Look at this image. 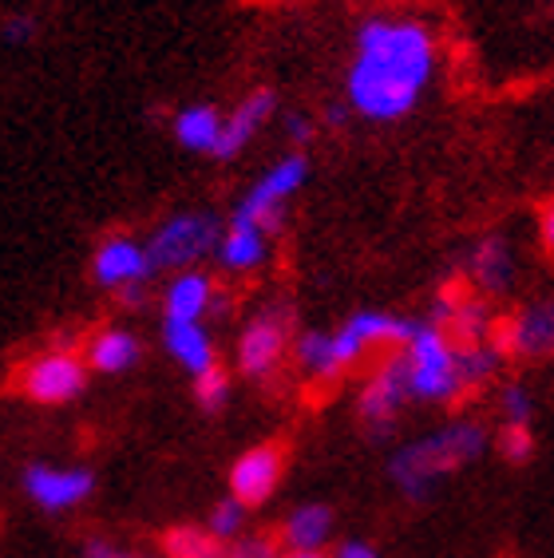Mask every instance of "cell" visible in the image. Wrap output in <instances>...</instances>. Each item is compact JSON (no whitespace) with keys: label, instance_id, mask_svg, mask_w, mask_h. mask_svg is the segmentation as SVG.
Segmentation results:
<instances>
[{"label":"cell","instance_id":"obj_1","mask_svg":"<svg viewBox=\"0 0 554 558\" xmlns=\"http://www.w3.org/2000/svg\"><path fill=\"white\" fill-rule=\"evenodd\" d=\"M439 64L436 36L416 16H373L357 28L345 104L361 119L396 123L416 111Z\"/></svg>","mask_w":554,"mask_h":558},{"label":"cell","instance_id":"obj_2","mask_svg":"<svg viewBox=\"0 0 554 558\" xmlns=\"http://www.w3.org/2000/svg\"><path fill=\"white\" fill-rule=\"evenodd\" d=\"M483 448H487V432L475 420H456L448 428L427 432L420 440H412L408 448H400L388 463V475L393 484L408 495V499H427L432 487L444 480V475L459 472L463 463L480 460Z\"/></svg>","mask_w":554,"mask_h":558},{"label":"cell","instance_id":"obj_3","mask_svg":"<svg viewBox=\"0 0 554 558\" xmlns=\"http://www.w3.org/2000/svg\"><path fill=\"white\" fill-rule=\"evenodd\" d=\"M408 365V388H412V400H424V404H451L459 400L468 388H463V376H459V344L451 341L439 325L432 322H416L412 337L400 349Z\"/></svg>","mask_w":554,"mask_h":558},{"label":"cell","instance_id":"obj_4","mask_svg":"<svg viewBox=\"0 0 554 558\" xmlns=\"http://www.w3.org/2000/svg\"><path fill=\"white\" fill-rule=\"evenodd\" d=\"M222 230L226 226L218 222L214 210H182V215H171L167 222L155 226V234L147 238L150 266H155V274L159 269H171V274L194 269L203 258L218 254Z\"/></svg>","mask_w":554,"mask_h":558},{"label":"cell","instance_id":"obj_5","mask_svg":"<svg viewBox=\"0 0 554 558\" xmlns=\"http://www.w3.org/2000/svg\"><path fill=\"white\" fill-rule=\"evenodd\" d=\"M305 183H310V159H305L301 150H289V155H281L269 171H262V179L242 194V203L234 206V218L262 226L269 238L281 234L289 203L298 198Z\"/></svg>","mask_w":554,"mask_h":558},{"label":"cell","instance_id":"obj_6","mask_svg":"<svg viewBox=\"0 0 554 558\" xmlns=\"http://www.w3.org/2000/svg\"><path fill=\"white\" fill-rule=\"evenodd\" d=\"M412 329H416V322H405V317H396V313H384V310L352 313L341 329H333L337 365H341V373H345V368L361 365L373 349H405Z\"/></svg>","mask_w":554,"mask_h":558},{"label":"cell","instance_id":"obj_7","mask_svg":"<svg viewBox=\"0 0 554 558\" xmlns=\"http://www.w3.org/2000/svg\"><path fill=\"white\" fill-rule=\"evenodd\" d=\"M16 385L36 404H68L87 388V361L72 349H52V353L33 356L21 368Z\"/></svg>","mask_w":554,"mask_h":558},{"label":"cell","instance_id":"obj_8","mask_svg":"<svg viewBox=\"0 0 554 558\" xmlns=\"http://www.w3.org/2000/svg\"><path fill=\"white\" fill-rule=\"evenodd\" d=\"M408 400H412V388H408V365H405V356L393 353V356H384L381 365H376V373L364 380L357 409H361V420L373 432H388L393 428V420L405 412Z\"/></svg>","mask_w":554,"mask_h":558},{"label":"cell","instance_id":"obj_9","mask_svg":"<svg viewBox=\"0 0 554 558\" xmlns=\"http://www.w3.org/2000/svg\"><path fill=\"white\" fill-rule=\"evenodd\" d=\"M289 349V313L286 310H262L250 317V325L242 329L238 337V368L245 376H269L277 365H281V356Z\"/></svg>","mask_w":554,"mask_h":558},{"label":"cell","instance_id":"obj_10","mask_svg":"<svg viewBox=\"0 0 554 558\" xmlns=\"http://www.w3.org/2000/svg\"><path fill=\"white\" fill-rule=\"evenodd\" d=\"M155 266H150L147 242H135L131 234H111L96 246V258H92V278L104 290H135V286H147Z\"/></svg>","mask_w":554,"mask_h":558},{"label":"cell","instance_id":"obj_11","mask_svg":"<svg viewBox=\"0 0 554 558\" xmlns=\"http://www.w3.org/2000/svg\"><path fill=\"white\" fill-rule=\"evenodd\" d=\"M24 492L36 507L44 511H72L96 492V475L87 468H48V463H33L24 472Z\"/></svg>","mask_w":554,"mask_h":558},{"label":"cell","instance_id":"obj_12","mask_svg":"<svg viewBox=\"0 0 554 558\" xmlns=\"http://www.w3.org/2000/svg\"><path fill=\"white\" fill-rule=\"evenodd\" d=\"M491 341L499 344V353L507 356H551L554 353V298L534 301L527 310H519L511 322L495 325Z\"/></svg>","mask_w":554,"mask_h":558},{"label":"cell","instance_id":"obj_13","mask_svg":"<svg viewBox=\"0 0 554 558\" xmlns=\"http://www.w3.org/2000/svg\"><path fill=\"white\" fill-rule=\"evenodd\" d=\"M281 475H286V451L274 448V444L250 448L230 468V495L242 507L266 504L269 495L277 492V484H281Z\"/></svg>","mask_w":554,"mask_h":558},{"label":"cell","instance_id":"obj_14","mask_svg":"<svg viewBox=\"0 0 554 558\" xmlns=\"http://www.w3.org/2000/svg\"><path fill=\"white\" fill-rule=\"evenodd\" d=\"M432 325H439L456 344H483V341H491V333H495L487 305H483L480 298H471V293L456 290V286L436 298Z\"/></svg>","mask_w":554,"mask_h":558},{"label":"cell","instance_id":"obj_15","mask_svg":"<svg viewBox=\"0 0 554 558\" xmlns=\"http://www.w3.org/2000/svg\"><path fill=\"white\" fill-rule=\"evenodd\" d=\"M274 111H277V96L269 87H257V92L238 99L222 119V140H218V155L214 159H238L257 140V131L274 119Z\"/></svg>","mask_w":554,"mask_h":558},{"label":"cell","instance_id":"obj_16","mask_svg":"<svg viewBox=\"0 0 554 558\" xmlns=\"http://www.w3.org/2000/svg\"><path fill=\"white\" fill-rule=\"evenodd\" d=\"M222 293L214 290L210 274L203 269H182L162 290V322H203L206 313L222 305Z\"/></svg>","mask_w":554,"mask_h":558},{"label":"cell","instance_id":"obj_17","mask_svg":"<svg viewBox=\"0 0 554 558\" xmlns=\"http://www.w3.org/2000/svg\"><path fill=\"white\" fill-rule=\"evenodd\" d=\"M218 266L230 269V274H254V269L266 266L269 258V234L262 226L245 222V218H226L222 242H218Z\"/></svg>","mask_w":554,"mask_h":558},{"label":"cell","instance_id":"obj_18","mask_svg":"<svg viewBox=\"0 0 554 558\" xmlns=\"http://www.w3.org/2000/svg\"><path fill=\"white\" fill-rule=\"evenodd\" d=\"M471 286L480 293H507L515 281V250L503 234H487L475 242L468 258Z\"/></svg>","mask_w":554,"mask_h":558},{"label":"cell","instance_id":"obj_19","mask_svg":"<svg viewBox=\"0 0 554 558\" xmlns=\"http://www.w3.org/2000/svg\"><path fill=\"white\" fill-rule=\"evenodd\" d=\"M162 344L191 376H203L206 368L218 365L214 341L203 329V322H162Z\"/></svg>","mask_w":554,"mask_h":558},{"label":"cell","instance_id":"obj_20","mask_svg":"<svg viewBox=\"0 0 554 558\" xmlns=\"http://www.w3.org/2000/svg\"><path fill=\"white\" fill-rule=\"evenodd\" d=\"M329 538H333V511L325 504L293 507L289 519L281 523V543L293 555H321Z\"/></svg>","mask_w":554,"mask_h":558},{"label":"cell","instance_id":"obj_21","mask_svg":"<svg viewBox=\"0 0 554 558\" xmlns=\"http://www.w3.org/2000/svg\"><path fill=\"white\" fill-rule=\"evenodd\" d=\"M222 119L226 111H218L214 104H186V108L174 111V140H179V147L194 150V155H218Z\"/></svg>","mask_w":554,"mask_h":558},{"label":"cell","instance_id":"obj_22","mask_svg":"<svg viewBox=\"0 0 554 558\" xmlns=\"http://www.w3.org/2000/svg\"><path fill=\"white\" fill-rule=\"evenodd\" d=\"M138 356H143V344H138V337L131 333V329H104V333L92 337L84 349L87 368H96V373H107V376L135 368Z\"/></svg>","mask_w":554,"mask_h":558},{"label":"cell","instance_id":"obj_23","mask_svg":"<svg viewBox=\"0 0 554 558\" xmlns=\"http://www.w3.org/2000/svg\"><path fill=\"white\" fill-rule=\"evenodd\" d=\"M293 361H298L301 373L310 376V380H317V385H329V380L341 376L337 353H333V333H321V329L298 337V344H293Z\"/></svg>","mask_w":554,"mask_h":558},{"label":"cell","instance_id":"obj_24","mask_svg":"<svg viewBox=\"0 0 554 558\" xmlns=\"http://www.w3.org/2000/svg\"><path fill=\"white\" fill-rule=\"evenodd\" d=\"M167 558H226L222 543L206 531V526H174L162 535Z\"/></svg>","mask_w":554,"mask_h":558},{"label":"cell","instance_id":"obj_25","mask_svg":"<svg viewBox=\"0 0 554 558\" xmlns=\"http://www.w3.org/2000/svg\"><path fill=\"white\" fill-rule=\"evenodd\" d=\"M503 365V353L495 341H483V344H459V376H463V388H480L487 385L491 376L499 373Z\"/></svg>","mask_w":554,"mask_h":558},{"label":"cell","instance_id":"obj_26","mask_svg":"<svg viewBox=\"0 0 554 558\" xmlns=\"http://www.w3.org/2000/svg\"><path fill=\"white\" fill-rule=\"evenodd\" d=\"M194 400H198L206 412L226 409V400H230V373H226L222 365H214V368H206L203 376H194Z\"/></svg>","mask_w":554,"mask_h":558},{"label":"cell","instance_id":"obj_27","mask_svg":"<svg viewBox=\"0 0 554 558\" xmlns=\"http://www.w3.org/2000/svg\"><path fill=\"white\" fill-rule=\"evenodd\" d=\"M245 511H250V507H242L234 499V495H230V499H222V504H218L210 511V523H206V531H210V535L218 538V543H222V538H242V531H245Z\"/></svg>","mask_w":554,"mask_h":558},{"label":"cell","instance_id":"obj_28","mask_svg":"<svg viewBox=\"0 0 554 558\" xmlns=\"http://www.w3.org/2000/svg\"><path fill=\"white\" fill-rule=\"evenodd\" d=\"M499 412L507 420V428H527L534 416V400L522 385H503L499 392Z\"/></svg>","mask_w":554,"mask_h":558},{"label":"cell","instance_id":"obj_29","mask_svg":"<svg viewBox=\"0 0 554 558\" xmlns=\"http://www.w3.org/2000/svg\"><path fill=\"white\" fill-rule=\"evenodd\" d=\"M499 451H503V456H507L511 463L531 460V451H534L531 428H507V424H503V432H499Z\"/></svg>","mask_w":554,"mask_h":558},{"label":"cell","instance_id":"obj_30","mask_svg":"<svg viewBox=\"0 0 554 558\" xmlns=\"http://www.w3.org/2000/svg\"><path fill=\"white\" fill-rule=\"evenodd\" d=\"M226 558H274V538L269 535H250L238 538L234 547L226 550Z\"/></svg>","mask_w":554,"mask_h":558},{"label":"cell","instance_id":"obj_31","mask_svg":"<svg viewBox=\"0 0 554 558\" xmlns=\"http://www.w3.org/2000/svg\"><path fill=\"white\" fill-rule=\"evenodd\" d=\"M4 44H28L36 36V21L28 12H12L9 21H4Z\"/></svg>","mask_w":554,"mask_h":558},{"label":"cell","instance_id":"obj_32","mask_svg":"<svg viewBox=\"0 0 554 558\" xmlns=\"http://www.w3.org/2000/svg\"><path fill=\"white\" fill-rule=\"evenodd\" d=\"M286 135H289V143H293V150H301L305 143L313 140V123L301 111H289L286 116Z\"/></svg>","mask_w":554,"mask_h":558},{"label":"cell","instance_id":"obj_33","mask_svg":"<svg viewBox=\"0 0 554 558\" xmlns=\"http://www.w3.org/2000/svg\"><path fill=\"white\" fill-rule=\"evenodd\" d=\"M84 558H143V555H131V550L116 547V543H107V538H92L84 547Z\"/></svg>","mask_w":554,"mask_h":558},{"label":"cell","instance_id":"obj_34","mask_svg":"<svg viewBox=\"0 0 554 558\" xmlns=\"http://www.w3.org/2000/svg\"><path fill=\"white\" fill-rule=\"evenodd\" d=\"M539 242H543L546 254H554V198L539 210Z\"/></svg>","mask_w":554,"mask_h":558},{"label":"cell","instance_id":"obj_35","mask_svg":"<svg viewBox=\"0 0 554 558\" xmlns=\"http://www.w3.org/2000/svg\"><path fill=\"white\" fill-rule=\"evenodd\" d=\"M337 558H381V555H376L373 543H361V538H349V543H341V547H337Z\"/></svg>","mask_w":554,"mask_h":558},{"label":"cell","instance_id":"obj_36","mask_svg":"<svg viewBox=\"0 0 554 558\" xmlns=\"http://www.w3.org/2000/svg\"><path fill=\"white\" fill-rule=\"evenodd\" d=\"M345 116H349V104H329L325 108V123L329 128H345Z\"/></svg>","mask_w":554,"mask_h":558},{"label":"cell","instance_id":"obj_37","mask_svg":"<svg viewBox=\"0 0 554 558\" xmlns=\"http://www.w3.org/2000/svg\"><path fill=\"white\" fill-rule=\"evenodd\" d=\"M286 558H325V555H293V550H289Z\"/></svg>","mask_w":554,"mask_h":558}]
</instances>
